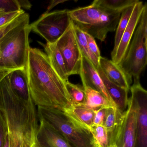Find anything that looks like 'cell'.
<instances>
[{
	"label": "cell",
	"instance_id": "836d02e7",
	"mask_svg": "<svg viewBox=\"0 0 147 147\" xmlns=\"http://www.w3.org/2000/svg\"><path fill=\"white\" fill-rule=\"evenodd\" d=\"M13 71H9V70H3L0 69V82L3 79L7 76L10 74Z\"/></svg>",
	"mask_w": 147,
	"mask_h": 147
},
{
	"label": "cell",
	"instance_id": "2e32d148",
	"mask_svg": "<svg viewBox=\"0 0 147 147\" xmlns=\"http://www.w3.org/2000/svg\"><path fill=\"white\" fill-rule=\"evenodd\" d=\"M8 77L12 88L20 98L26 102L32 100L25 69L12 71Z\"/></svg>",
	"mask_w": 147,
	"mask_h": 147
},
{
	"label": "cell",
	"instance_id": "ffe728a7",
	"mask_svg": "<svg viewBox=\"0 0 147 147\" xmlns=\"http://www.w3.org/2000/svg\"><path fill=\"white\" fill-rule=\"evenodd\" d=\"M83 87L86 93V102L83 106L94 111L112 107L100 92L89 87Z\"/></svg>",
	"mask_w": 147,
	"mask_h": 147
},
{
	"label": "cell",
	"instance_id": "603a6c76",
	"mask_svg": "<svg viewBox=\"0 0 147 147\" xmlns=\"http://www.w3.org/2000/svg\"><path fill=\"white\" fill-rule=\"evenodd\" d=\"M65 85L71 105L84 106L86 102V93L83 86L73 84L69 80L65 82Z\"/></svg>",
	"mask_w": 147,
	"mask_h": 147
},
{
	"label": "cell",
	"instance_id": "f546056e",
	"mask_svg": "<svg viewBox=\"0 0 147 147\" xmlns=\"http://www.w3.org/2000/svg\"><path fill=\"white\" fill-rule=\"evenodd\" d=\"M85 35L86 37L88 45L90 50L92 51L93 54L96 56V57L99 59L101 56L100 55V51L97 45L95 38L87 33H85Z\"/></svg>",
	"mask_w": 147,
	"mask_h": 147
},
{
	"label": "cell",
	"instance_id": "ac0fdd59",
	"mask_svg": "<svg viewBox=\"0 0 147 147\" xmlns=\"http://www.w3.org/2000/svg\"><path fill=\"white\" fill-rule=\"evenodd\" d=\"M63 112L80 126L90 131L93 125L94 111L82 106L71 105Z\"/></svg>",
	"mask_w": 147,
	"mask_h": 147
},
{
	"label": "cell",
	"instance_id": "cb8c5ba5",
	"mask_svg": "<svg viewBox=\"0 0 147 147\" xmlns=\"http://www.w3.org/2000/svg\"><path fill=\"white\" fill-rule=\"evenodd\" d=\"M129 7L121 13L120 19L116 30L114 47L112 51H114L118 46L122 35L126 29L134 9V5Z\"/></svg>",
	"mask_w": 147,
	"mask_h": 147
},
{
	"label": "cell",
	"instance_id": "e575fe53",
	"mask_svg": "<svg viewBox=\"0 0 147 147\" xmlns=\"http://www.w3.org/2000/svg\"><path fill=\"white\" fill-rule=\"evenodd\" d=\"M3 147H10L9 146V136H8V133L7 134L6 137L5 142V144Z\"/></svg>",
	"mask_w": 147,
	"mask_h": 147
},
{
	"label": "cell",
	"instance_id": "5bb4252c",
	"mask_svg": "<svg viewBox=\"0 0 147 147\" xmlns=\"http://www.w3.org/2000/svg\"><path fill=\"white\" fill-rule=\"evenodd\" d=\"M99 66L111 81L129 91L132 78L124 71L120 65L101 56L99 58Z\"/></svg>",
	"mask_w": 147,
	"mask_h": 147
},
{
	"label": "cell",
	"instance_id": "e0dca14e",
	"mask_svg": "<svg viewBox=\"0 0 147 147\" xmlns=\"http://www.w3.org/2000/svg\"><path fill=\"white\" fill-rule=\"evenodd\" d=\"M44 48L50 63L59 77L66 82L68 80L69 76L62 56L56 44H46L39 42Z\"/></svg>",
	"mask_w": 147,
	"mask_h": 147
},
{
	"label": "cell",
	"instance_id": "ba28073f",
	"mask_svg": "<svg viewBox=\"0 0 147 147\" xmlns=\"http://www.w3.org/2000/svg\"><path fill=\"white\" fill-rule=\"evenodd\" d=\"M56 44L62 56L69 77L80 74L82 54L77 42L72 21Z\"/></svg>",
	"mask_w": 147,
	"mask_h": 147
},
{
	"label": "cell",
	"instance_id": "8992f818",
	"mask_svg": "<svg viewBox=\"0 0 147 147\" xmlns=\"http://www.w3.org/2000/svg\"><path fill=\"white\" fill-rule=\"evenodd\" d=\"M147 63V4L120 66L132 78L140 79Z\"/></svg>",
	"mask_w": 147,
	"mask_h": 147
},
{
	"label": "cell",
	"instance_id": "6da1fadb",
	"mask_svg": "<svg viewBox=\"0 0 147 147\" xmlns=\"http://www.w3.org/2000/svg\"><path fill=\"white\" fill-rule=\"evenodd\" d=\"M25 69L31 97L36 106L63 111L70 107L66 82L54 70L45 53L30 47Z\"/></svg>",
	"mask_w": 147,
	"mask_h": 147
},
{
	"label": "cell",
	"instance_id": "30bf717a",
	"mask_svg": "<svg viewBox=\"0 0 147 147\" xmlns=\"http://www.w3.org/2000/svg\"><path fill=\"white\" fill-rule=\"evenodd\" d=\"M136 130V110L130 97L127 109L124 112L121 123L117 131L114 145L117 147H135Z\"/></svg>",
	"mask_w": 147,
	"mask_h": 147
},
{
	"label": "cell",
	"instance_id": "9c48e42d",
	"mask_svg": "<svg viewBox=\"0 0 147 147\" xmlns=\"http://www.w3.org/2000/svg\"><path fill=\"white\" fill-rule=\"evenodd\" d=\"M131 98L136 110V130L135 147H147V92L140 79H133L131 86Z\"/></svg>",
	"mask_w": 147,
	"mask_h": 147
},
{
	"label": "cell",
	"instance_id": "9a60e30c",
	"mask_svg": "<svg viewBox=\"0 0 147 147\" xmlns=\"http://www.w3.org/2000/svg\"><path fill=\"white\" fill-rule=\"evenodd\" d=\"M107 91L117 108L122 112L126 110L128 105L129 90L112 82L107 77L100 67L97 69Z\"/></svg>",
	"mask_w": 147,
	"mask_h": 147
},
{
	"label": "cell",
	"instance_id": "8fae6325",
	"mask_svg": "<svg viewBox=\"0 0 147 147\" xmlns=\"http://www.w3.org/2000/svg\"><path fill=\"white\" fill-rule=\"evenodd\" d=\"M144 4L138 1L134 5V9L126 29L125 30L118 46L111 54V61L117 65H120L123 60L133 35L138 25L143 11Z\"/></svg>",
	"mask_w": 147,
	"mask_h": 147
},
{
	"label": "cell",
	"instance_id": "d6a6232c",
	"mask_svg": "<svg viewBox=\"0 0 147 147\" xmlns=\"http://www.w3.org/2000/svg\"><path fill=\"white\" fill-rule=\"evenodd\" d=\"M19 4L21 8H24L26 9H30L31 8L32 5L28 1L18 0Z\"/></svg>",
	"mask_w": 147,
	"mask_h": 147
},
{
	"label": "cell",
	"instance_id": "52a82bcc",
	"mask_svg": "<svg viewBox=\"0 0 147 147\" xmlns=\"http://www.w3.org/2000/svg\"><path fill=\"white\" fill-rule=\"evenodd\" d=\"M69 10L63 9L45 12L30 24L31 31L43 38L46 43L53 44L66 31L71 22Z\"/></svg>",
	"mask_w": 147,
	"mask_h": 147
},
{
	"label": "cell",
	"instance_id": "7c38bea8",
	"mask_svg": "<svg viewBox=\"0 0 147 147\" xmlns=\"http://www.w3.org/2000/svg\"><path fill=\"white\" fill-rule=\"evenodd\" d=\"M79 75L83 86L89 87L99 92L106 98L112 106L116 107L108 94L98 71L92 64L82 55L81 67Z\"/></svg>",
	"mask_w": 147,
	"mask_h": 147
},
{
	"label": "cell",
	"instance_id": "5b68a950",
	"mask_svg": "<svg viewBox=\"0 0 147 147\" xmlns=\"http://www.w3.org/2000/svg\"><path fill=\"white\" fill-rule=\"evenodd\" d=\"M38 119L44 120L61 134L72 147H96L90 131L82 128L63 111L38 107Z\"/></svg>",
	"mask_w": 147,
	"mask_h": 147
},
{
	"label": "cell",
	"instance_id": "7a4b0ae2",
	"mask_svg": "<svg viewBox=\"0 0 147 147\" xmlns=\"http://www.w3.org/2000/svg\"><path fill=\"white\" fill-rule=\"evenodd\" d=\"M0 109L6 122L10 147H38L36 106L32 100L20 98L8 81L0 83Z\"/></svg>",
	"mask_w": 147,
	"mask_h": 147
},
{
	"label": "cell",
	"instance_id": "d4e9b609",
	"mask_svg": "<svg viewBox=\"0 0 147 147\" xmlns=\"http://www.w3.org/2000/svg\"><path fill=\"white\" fill-rule=\"evenodd\" d=\"M90 132L93 137L96 147H108L110 146L108 132L104 125H93Z\"/></svg>",
	"mask_w": 147,
	"mask_h": 147
},
{
	"label": "cell",
	"instance_id": "484cf974",
	"mask_svg": "<svg viewBox=\"0 0 147 147\" xmlns=\"http://www.w3.org/2000/svg\"><path fill=\"white\" fill-rule=\"evenodd\" d=\"M29 15L28 13L24 12L14 19L12 21L10 22L5 25L0 27V39L5 35L8 32L9 30H11L15 26L19 25L20 24L24 22V21L29 18Z\"/></svg>",
	"mask_w": 147,
	"mask_h": 147
},
{
	"label": "cell",
	"instance_id": "44dd1931",
	"mask_svg": "<svg viewBox=\"0 0 147 147\" xmlns=\"http://www.w3.org/2000/svg\"><path fill=\"white\" fill-rule=\"evenodd\" d=\"M74 26L77 42L82 55L86 58L97 70L99 67V59L96 57L90 50L85 32L74 24Z\"/></svg>",
	"mask_w": 147,
	"mask_h": 147
},
{
	"label": "cell",
	"instance_id": "d6986e66",
	"mask_svg": "<svg viewBox=\"0 0 147 147\" xmlns=\"http://www.w3.org/2000/svg\"><path fill=\"white\" fill-rule=\"evenodd\" d=\"M124 112L116 107H107L106 116L103 125L108 132L110 146L114 145V139L117 131L123 117Z\"/></svg>",
	"mask_w": 147,
	"mask_h": 147
},
{
	"label": "cell",
	"instance_id": "d590c367",
	"mask_svg": "<svg viewBox=\"0 0 147 147\" xmlns=\"http://www.w3.org/2000/svg\"><path fill=\"white\" fill-rule=\"evenodd\" d=\"M108 147H117V146L115 145H111V146H109Z\"/></svg>",
	"mask_w": 147,
	"mask_h": 147
},
{
	"label": "cell",
	"instance_id": "277c9868",
	"mask_svg": "<svg viewBox=\"0 0 147 147\" xmlns=\"http://www.w3.org/2000/svg\"><path fill=\"white\" fill-rule=\"evenodd\" d=\"M30 18L15 26L0 39V69H25L30 49Z\"/></svg>",
	"mask_w": 147,
	"mask_h": 147
},
{
	"label": "cell",
	"instance_id": "4dcf8cb0",
	"mask_svg": "<svg viewBox=\"0 0 147 147\" xmlns=\"http://www.w3.org/2000/svg\"><path fill=\"white\" fill-rule=\"evenodd\" d=\"M107 108V107H104L94 111L93 125H103L106 116Z\"/></svg>",
	"mask_w": 147,
	"mask_h": 147
},
{
	"label": "cell",
	"instance_id": "4316f807",
	"mask_svg": "<svg viewBox=\"0 0 147 147\" xmlns=\"http://www.w3.org/2000/svg\"><path fill=\"white\" fill-rule=\"evenodd\" d=\"M22 10L18 0L0 1V11L6 12H12Z\"/></svg>",
	"mask_w": 147,
	"mask_h": 147
},
{
	"label": "cell",
	"instance_id": "f1b7e54d",
	"mask_svg": "<svg viewBox=\"0 0 147 147\" xmlns=\"http://www.w3.org/2000/svg\"><path fill=\"white\" fill-rule=\"evenodd\" d=\"M7 134L6 122L3 113L0 109V147H3Z\"/></svg>",
	"mask_w": 147,
	"mask_h": 147
},
{
	"label": "cell",
	"instance_id": "4fadbf2b",
	"mask_svg": "<svg viewBox=\"0 0 147 147\" xmlns=\"http://www.w3.org/2000/svg\"><path fill=\"white\" fill-rule=\"evenodd\" d=\"M38 120L39 124L37 134L38 147H72L51 125L42 119Z\"/></svg>",
	"mask_w": 147,
	"mask_h": 147
},
{
	"label": "cell",
	"instance_id": "7402d4cb",
	"mask_svg": "<svg viewBox=\"0 0 147 147\" xmlns=\"http://www.w3.org/2000/svg\"><path fill=\"white\" fill-rule=\"evenodd\" d=\"M138 1V0H95L92 3L105 9L121 13L124 10Z\"/></svg>",
	"mask_w": 147,
	"mask_h": 147
},
{
	"label": "cell",
	"instance_id": "1f68e13d",
	"mask_svg": "<svg viewBox=\"0 0 147 147\" xmlns=\"http://www.w3.org/2000/svg\"><path fill=\"white\" fill-rule=\"evenodd\" d=\"M67 0H53L52 1H51L47 8V10L45 12H50L51 10L53 9L57 5L60 4L64 3V2H67Z\"/></svg>",
	"mask_w": 147,
	"mask_h": 147
},
{
	"label": "cell",
	"instance_id": "3957f363",
	"mask_svg": "<svg viewBox=\"0 0 147 147\" xmlns=\"http://www.w3.org/2000/svg\"><path fill=\"white\" fill-rule=\"evenodd\" d=\"M69 15L75 26L103 42L109 32L116 31L121 13L92 3L87 6L69 10Z\"/></svg>",
	"mask_w": 147,
	"mask_h": 147
},
{
	"label": "cell",
	"instance_id": "83f0119b",
	"mask_svg": "<svg viewBox=\"0 0 147 147\" xmlns=\"http://www.w3.org/2000/svg\"><path fill=\"white\" fill-rule=\"evenodd\" d=\"M24 12L22 9L20 11L12 12H6L0 11V27L10 23Z\"/></svg>",
	"mask_w": 147,
	"mask_h": 147
}]
</instances>
